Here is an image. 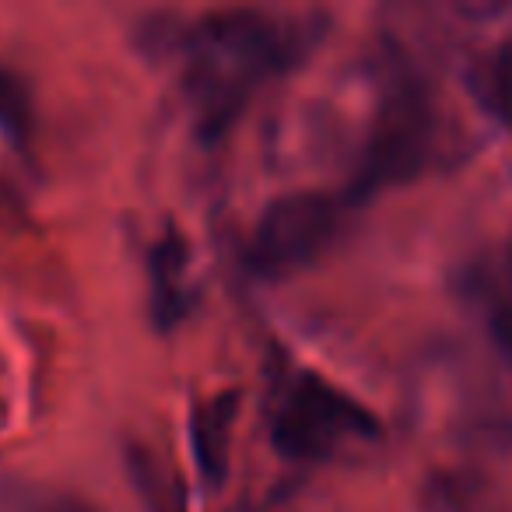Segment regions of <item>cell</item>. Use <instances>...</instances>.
I'll return each instance as SVG.
<instances>
[{"label":"cell","instance_id":"6da1fadb","mask_svg":"<svg viewBox=\"0 0 512 512\" xmlns=\"http://www.w3.org/2000/svg\"><path fill=\"white\" fill-rule=\"evenodd\" d=\"M313 39L316 18H278L256 8L214 11L197 25H176L169 50L183 53V85L200 134L207 141L225 134L249 95L299 64Z\"/></svg>","mask_w":512,"mask_h":512},{"label":"cell","instance_id":"7a4b0ae2","mask_svg":"<svg viewBox=\"0 0 512 512\" xmlns=\"http://www.w3.org/2000/svg\"><path fill=\"white\" fill-rule=\"evenodd\" d=\"M442 144V120L418 78H393L376 109V123L358 158L351 197L365 200L386 186L407 183L432 165Z\"/></svg>","mask_w":512,"mask_h":512},{"label":"cell","instance_id":"3957f363","mask_svg":"<svg viewBox=\"0 0 512 512\" xmlns=\"http://www.w3.org/2000/svg\"><path fill=\"white\" fill-rule=\"evenodd\" d=\"M376 432V414L316 372H295L271 407V442L288 460H330Z\"/></svg>","mask_w":512,"mask_h":512},{"label":"cell","instance_id":"277c9868","mask_svg":"<svg viewBox=\"0 0 512 512\" xmlns=\"http://www.w3.org/2000/svg\"><path fill=\"white\" fill-rule=\"evenodd\" d=\"M341 228V204L327 193H285L260 214L246 260L260 278H288L316 264Z\"/></svg>","mask_w":512,"mask_h":512},{"label":"cell","instance_id":"5b68a950","mask_svg":"<svg viewBox=\"0 0 512 512\" xmlns=\"http://www.w3.org/2000/svg\"><path fill=\"white\" fill-rule=\"evenodd\" d=\"M197 302L190 242L179 228H165L148 249V306L158 330H172Z\"/></svg>","mask_w":512,"mask_h":512},{"label":"cell","instance_id":"8992f818","mask_svg":"<svg viewBox=\"0 0 512 512\" xmlns=\"http://www.w3.org/2000/svg\"><path fill=\"white\" fill-rule=\"evenodd\" d=\"M239 414V393L225 390L218 397L197 404L190 421V442L197 470L211 488H221L228 477V456H232V428Z\"/></svg>","mask_w":512,"mask_h":512},{"label":"cell","instance_id":"52a82bcc","mask_svg":"<svg viewBox=\"0 0 512 512\" xmlns=\"http://www.w3.org/2000/svg\"><path fill=\"white\" fill-rule=\"evenodd\" d=\"M467 292L484 309L491 337L512 358V239L470 271Z\"/></svg>","mask_w":512,"mask_h":512},{"label":"cell","instance_id":"ba28073f","mask_svg":"<svg viewBox=\"0 0 512 512\" xmlns=\"http://www.w3.org/2000/svg\"><path fill=\"white\" fill-rule=\"evenodd\" d=\"M123 460H127L130 484H134L144 509L148 512H186L183 481H179V474L155 453V449L141 446V442H130Z\"/></svg>","mask_w":512,"mask_h":512},{"label":"cell","instance_id":"9c48e42d","mask_svg":"<svg viewBox=\"0 0 512 512\" xmlns=\"http://www.w3.org/2000/svg\"><path fill=\"white\" fill-rule=\"evenodd\" d=\"M0 130L11 141H29L32 134V99L18 74L0 67Z\"/></svg>","mask_w":512,"mask_h":512},{"label":"cell","instance_id":"30bf717a","mask_svg":"<svg viewBox=\"0 0 512 512\" xmlns=\"http://www.w3.org/2000/svg\"><path fill=\"white\" fill-rule=\"evenodd\" d=\"M32 512H99V509L78 495H46L43 502H36Z\"/></svg>","mask_w":512,"mask_h":512}]
</instances>
